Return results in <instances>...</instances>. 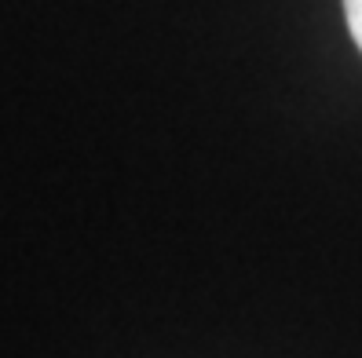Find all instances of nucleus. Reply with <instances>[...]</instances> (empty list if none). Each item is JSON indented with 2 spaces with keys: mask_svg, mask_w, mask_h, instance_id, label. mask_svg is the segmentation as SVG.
Returning <instances> with one entry per match:
<instances>
[{
  "mask_svg": "<svg viewBox=\"0 0 362 358\" xmlns=\"http://www.w3.org/2000/svg\"><path fill=\"white\" fill-rule=\"evenodd\" d=\"M344 18H348V33L362 52V0H344Z\"/></svg>",
  "mask_w": 362,
  "mask_h": 358,
  "instance_id": "1",
  "label": "nucleus"
}]
</instances>
